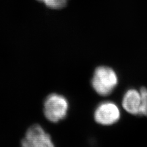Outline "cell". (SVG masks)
<instances>
[{
  "label": "cell",
  "instance_id": "4",
  "mask_svg": "<svg viewBox=\"0 0 147 147\" xmlns=\"http://www.w3.org/2000/svg\"><path fill=\"white\" fill-rule=\"evenodd\" d=\"M25 138L31 147H55L51 137L39 125L30 127Z\"/></svg>",
  "mask_w": 147,
  "mask_h": 147
},
{
  "label": "cell",
  "instance_id": "7",
  "mask_svg": "<svg viewBox=\"0 0 147 147\" xmlns=\"http://www.w3.org/2000/svg\"><path fill=\"white\" fill-rule=\"evenodd\" d=\"M45 4V5L53 9H59L65 6L68 0H38Z\"/></svg>",
  "mask_w": 147,
  "mask_h": 147
},
{
  "label": "cell",
  "instance_id": "2",
  "mask_svg": "<svg viewBox=\"0 0 147 147\" xmlns=\"http://www.w3.org/2000/svg\"><path fill=\"white\" fill-rule=\"evenodd\" d=\"M68 110L69 102L63 95L52 93L44 100V113L50 122L58 123L65 118Z\"/></svg>",
  "mask_w": 147,
  "mask_h": 147
},
{
  "label": "cell",
  "instance_id": "5",
  "mask_svg": "<svg viewBox=\"0 0 147 147\" xmlns=\"http://www.w3.org/2000/svg\"><path fill=\"white\" fill-rule=\"evenodd\" d=\"M140 93L136 89L128 90L123 96L122 105L126 111L132 115H139L140 105Z\"/></svg>",
  "mask_w": 147,
  "mask_h": 147
},
{
  "label": "cell",
  "instance_id": "6",
  "mask_svg": "<svg viewBox=\"0 0 147 147\" xmlns=\"http://www.w3.org/2000/svg\"><path fill=\"white\" fill-rule=\"evenodd\" d=\"M140 93L141 100L139 115L147 116V89L143 87L140 89Z\"/></svg>",
  "mask_w": 147,
  "mask_h": 147
},
{
  "label": "cell",
  "instance_id": "3",
  "mask_svg": "<svg viewBox=\"0 0 147 147\" xmlns=\"http://www.w3.org/2000/svg\"><path fill=\"white\" fill-rule=\"evenodd\" d=\"M121 112L118 105L112 101H104L96 108L94 112L95 121L103 126H110L118 122Z\"/></svg>",
  "mask_w": 147,
  "mask_h": 147
},
{
  "label": "cell",
  "instance_id": "1",
  "mask_svg": "<svg viewBox=\"0 0 147 147\" xmlns=\"http://www.w3.org/2000/svg\"><path fill=\"white\" fill-rule=\"evenodd\" d=\"M118 83L117 74L108 66H99L96 69L91 79L93 90L99 95L105 96L112 93Z\"/></svg>",
  "mask_w": 147,
  "mask_h": 147
},
{
  "label": "cell",
  "instance_id": "8",
  "mask_svg": "<svg viewBox=\"0 0 147 147\" xmlns=\"http://www.w3.org/2000/svg\"><path fill=\"white\" fill-rule=\"evenodd\" d=\"M21 147H31L29 142L25 139H24L21 142Z\"/></svg>",
  "mask_w": 147,
  "mask_h": 147
}]
</instances>
